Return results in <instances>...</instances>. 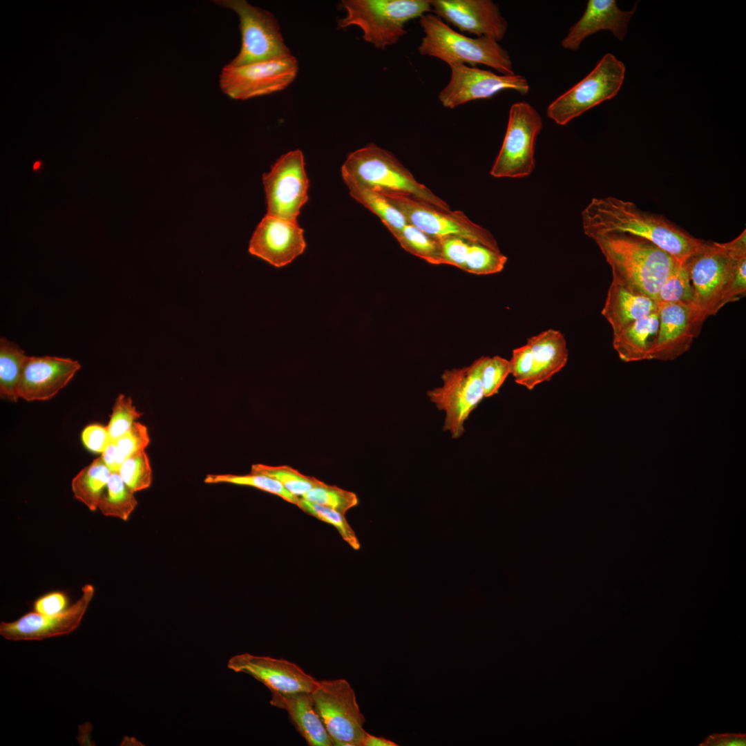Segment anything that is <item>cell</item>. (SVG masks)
I'll list each match as a JSON object with an SVG mask.
<instances>
[{"label":"cell","mask_w":746,"mask_h":746,"mask_svg":"<svg viewBox=\"0 0 746 746\" xmlns=\"http://www.w3.org/2000/svg\"><path fill=\"white\" fill-rule=\"evenodd\" d=\"M584 233L591 238L609 232L645 239L684 263L707 242L696 238L662 215L644 211L615 197L593 198L582 211Z\"/></svg>","instance_id":"obj_1"},{"label":"cell","mask_w":746,"mask_h":746,"mask_svg":"<svg viewBox=\"0 0 746 746\" xmlns=\"http://www.w3.org/2000/svg\"><path fill=\"white\" fill-rule=\"evenodd\" d=\"M591 239L611 267L613 282L653 300L680 263L652 242L630 234L609 232Z\"/></svg>","instance_id":"obj_2"},{"label":"cell","mask_w":746,"mask_h":746,"mask_svg":"<svg viewBox=\"0 0 746 746\" xmlns=\"http://www.w3.org/2000/svg\"><path fill=\"white\" fill-rule=\"evenodd\" d=\"M345 184H354L381 193L412 195L444 210L449 204L418 182L391 152L370 144L349 154L341 168Z\"/></svg>","instance_id":"obj_3"},{"label":"cell","mask_w":746,"mask_h":746,"mask_svg":"<svg viewBox=\"0 0 746 746\" xmlns=\"http://www.w3.org/2000/svg\"><path fill=\"white\" fill-rule=\"evenodd\" d=\"M419 23L424 32L418 47L421 55L438 58L448 66L483 64L501 75H514L510 55L496 40L487 37H467L430 13L421 17Z\"/></svg>","instance_id":"obj_4"},{"label":"cell","mask_w":746,"mask_h":746,"mask_svg":"<svg viewBox=\"0 0 746 746\" xmlns=\"http://www.w3.org/2000/svg\"><path fill=\"white\" fill-rule=\"evenodd\" d=\"M341 5L346 15L338 27L358 26L363 39L381 50L407 33L406 23L432 12L428 0H343Z\"/></svg>","instance_id":"obj_5"},{"label":"cell","mask_w":746,"mask_h":746,"mask_svg":"<svg viewBox=\"0 0 746 746\" xmlns=\"http://www.w3.org/2000/svg\"><path fill=\"white\" fill-rule=\"evenodd\" d=\"M746 251V231L733 240L720 243L707 242L702 250L685 262L694 291L692 308L698 328L716 315L722 289L730 274L735 257Z\"/></svg>","instance_id":"obj_6"},{"label":"cell","mask_w":746,"mask_h":746,"mask_svg":"<svg viewBox=\"0 0 746 746\" xmlns=\"http://www.w3.org/2000/svg\"><path fill=\"white\" fill-rule=\"evenodd\" d=\"M626 68L613 54L606 53L582 80L556 98L547 116L564 126L589 109L615 97L624 82Z\"/></svg>","instance_id":"obj_7"},{"label":"cell","mask_w":746,"mask_h":746,"mask_svg":"<svg viewBox=\"0 0 746 746\" xmlns=\"http://www.w3.org/2000/svg\"><path fill=\"white\" fill-rule=\"evenodd\" d=\"M381 194L399 210L408 224L432 237H459L500 251L493 235L484 227L472 221L461 211L444 210L410 194Z\"/></svg>","instance_id":"obj_8"},{"label":"cell","mask_w":746,"mask_h":746,"mask_svg":"<svg viewBox=\"0 0 746 746\" xmlns=\"http://www.w3.org/2000/svg\"><path fill=\"white\" fill-rule=\"evenodd\" d=\"M542 127V119L533 106L526 102L513 104L490 175L497 178H522L530 175L535 167V143Z\"/></svg>","instance_id":"obj_9"},{"label":"cell","mask_w":746,"mask_h":746,"mask_svg":"<svg viewBox=\"0 0 746 746\" xmlns=\"http://www.w3.org/2000/svg\"><path fill=\"white\" fill-rule=\"evenodd\" d=\"M213 2L232 10L239 17L240 50L229 64L239 66L292 55L285 43L277 19L270 12L245 0Z\"/></svg>","instance_id":"obj_10"},{"label":"cell","mask_w":746,"mask_h":746,"mask_svg":"<svg viewBox=\"0 0 746 746\" xmlns=\"http://www.w3.org/2000/svg\"><path fill=\"white\" fill-rule=\"evenodd\" d=\"M312 694L334 745L362 746L365 718L350 683L345 679L320 680Z\"/></svg>","instance_id":"obj_11"},{"label":"cell","mask_w":746,"mask_h":746,"mask_svg":"<svg viewBox=\"0 0 746 746\" xmlns=\"http://www.w3.org/2000/svg\"><path fill=\"white\" fill-rule=\"evenodd\" d=\"M483 358L468 366L446 370L441 375L442 385L427 392L437 409L445 412L443 430L448 431L454 439L463 434L466 420L484 398L481 379Z\"/></svg>","instance_id":"obj_12"},{"label":"cell","mask_w":746,"mask_h":746,"mask_svg":"<svg viewBox=\"0 0 746 746\" xmlns=\"http://www.w3.org/2000/svg\"><path fill=\"white\" fill-rule=\"evenodd\" d=\"M298 72V62L293 55L239 66L228 64L220 73L219 84L229 97L246 100L285 89Z\"/></svg>","instance_id":"obj_13"},{"label":"cell","mask_w":746,"mask_h":746,"mask_svg":"<svg viewBox=\"0 0 746 746\" xmlns=\"http://www.w3.org/2000/svg\"><path fill=\"white\" fill-rule=\"evenodd\" d=\"M262 180L267 214L297 222L300 209L308 199L309 180L303 152L296 149L282 155Z\"/></svg>","instance_id":"obj_14"},{"label":"cell","mask_w":746,"mask_h":746,"mask_svg":"<svg viewBox=\"0 0 746 746\" xmlns=\"http://www.w3.org/2000/svg\"><path fill=\"white\" fill-rule=\"evenodd\" d=\"M450 79L439 94L443 106L455 108L468 102L488 99L505 90H513L521 95L528 93L527 79L520 75H497L465 64H452Z\"/></svg>","instance_id":"obj_15"},{"label":"cell","mask_w":746,"mask_h":746,"mask_svg":"<svg viewBox=\"0 0 746 746\" xmlns=\"http://www.w3.org/2000/svg\"><path fill=\"white\" fill-rule=\"evenodd\" d=\"M82 596L66 610L55 615L30 612L12 622L0 623V634L9 640H41L67 635L76 630L91 602L95 589L84 585Z\"/></svg>","instance_id":"obj_16"},{"label":"cell","mask_w":746,"mask_h":746,"mask_svg":"<svg viewBox=\"0 0 746 746\" xmlns=\"http://www.w3.org/2000/svg\"><path fill=\"white\" fill-rule=\"evenodd\" d=\"M227 667L236 673L252 676L271 694L312 692L318 683V680L298 665L283 658L245 653L231 657Z\"/></svg>","instance_id":"obj_17"},{"label":"cell","mask_w":746,"mask_h":746,"mask_svg":"<svg viewBox=\"0 0 746 746\" xmlns=\"http://www.w3.org/2000/svg\"><path fill=\"white\" fill-rule=\"evenodd\" d=\"M432 12L461 32L501 41L508 29L499 6L490 0H432Z\"/></svg>","instance_id":"obj_18"},{"label":"cell","mask_w":746,"mask_h":746,"mask_svg":"<svg viewBox=\"0 0 746 746\" xmlns=\"http://www.w3.org/2000/svg\"><path fill=\"white\" fill-rule=\"evenodd\" d=\"M306 247L298 222L266 215L250 240L249 251L276 267L291 263Z\"/></svg>","instance_id":"obj_19"},{"label":"cell","mask_w":746,"mask_h":746,"mask_svg":"<svg viewBox=\"0 0 746 746\" xmlns=\"http://www.w3.org/2000/svg\"><path fill=\"white\" fill-rule=\"evenodd\" d=\"M81 368L78 361L56 356H27L23 366L19 396L27 401L55 396Z\"/></svg>","instance_id":"obj_20"},{"label":"cell","mask_w":746,"mask_h":746,"mask_svg":"<svg viewBox=\"0 0 746 746\" xmlns=\"http://www.w3.org/2000/svg\"><path fill=\"white\" fill-rule=\"evenodd\" d=\"M659 327L650 360L673 361L687 352L700 333L690 305H658Z\"/></svg>","instance_id":"obj_21"},{"label":"cell","mask_w":746,"mask_h":746,"mask_svg":"<svg viewBox=\"0 0 746 746\" xmlns=\"http://www.w3.org/2000/svg\"><path fill=\"white\" fill-rule=\"evenodd\" d=\"M637 5L636 2L632 10L625 11L615 0H589L580 19L562 40V48L575 51L586 37L601 30L610 31L618 40H624Z\"/></svg>","instance_id":"obj_22"},{"label":"cell","mask_w":746,"mask_h":746,"mask_svg":"<svg viewBox=\"0 0 746 746\" xmlns=\"http://www.w3.org/2000/svg\"><path fill=\"white\" fill-rule=\"evenodd\" d=\"M270 704L287 712L292 724L309 745H334L318 714L312 692L271 694Z\"/></svg>","instance_id":"obj_23"},{"label":"cell","mask_w":746,"mask_h":746,"mask_svg":"<svg viewBox=\"0 0 746 746\" xmlns=\"http://www.w3.org/2000/svg\"><path fill=\"white\" fill-rule=\"evenodd\" d=\"M658 310L655 300L611 281L601 314L614 335Z\"/></svg>","instance_id":"obj_24"},{"label":"cell","mask_w":746,"mask_h":746,"mask_svg":"<svg viewBox=\"0 0 746 746\" xmlns=\"http://www.w3.org/2000/svg\"><path fill=\"white\" fill-rule=\"evenodd\" d=\"M533 362L530 390L537 385L548 381L566 365L568 350L564 334L548 329L527 339Z\"/></svg>","instance_id":"obj_25"},{"label":"cell","mask_w":746,"mask_h":746,"mask_svg":"<svg viewBox=\"0 0 746 746\" xmlns=\"http://www.w3.org/2000/svg\"><path fill=\"white\" fill-rule=\"evenodd\" d=\"M659 327L658 310L613 335V347L624 362L650 360Z\"/></svg>","instance_id":"obj_26"},{"label":"cell","mask_w":746,"mask_h":746,"mask_svg":"<svg viewBox=\"0 0 746 746\" xmlns=\"http://www.w3.org/2000/svg\"><path fill=\"white\" fill-rule=\"evenodd\" d=\"M111 473L101 457L95 459L73 479L74 497L90 510L95 511Z\"/></svg>","instance_id":"obj_27"},{"label":"cell","mask_w":746,"mask_h":746,"mask_svg":"<svg viewBox=\"0 0 746 746\" xmlns=\"http://www.w3.org/2000/svg\"><path fill=\"white\" fill-rule=\"evenodd\" d=\"M27 356L16 343L0 339V394L1 399L17 402L24 361Z\"/></svg>","instance_id":"obj_28"},{"label":"cell","mask_w":746,"mask_h":746,"mask_svg":"<svg viewBox=\"0 0 746 746\" xmlns=\"http://www.w3.org/2000/svg\"><path fill=\"white\" fill-rule=\"evenodd\" d=\"M346 185L350 195L376 215L392 234L408 224L399 210L383 194L361 185Z\"/></svg>","instance_id":"obj_29"},{"label":"cell","mask_w":746,"mask_h":746,"mask_svg":"<svg viewBox=\"0 0 746 746\" xmlns=\"http://www.w3.org/2000/svg\"><path fill=\"white\" fill-rule=\"evenodd\" d=\"M134 493L118 472H112L101 497L98 509L106 517L126 521L137 505Z\"/></svg>","instance_id":"obj_30"},{"label":"cell","mask_w":746,"mask_h":746,"mask_svg":"<svg viewBox=\"0 0 746 746\" xmlns=\"http://www.w3.org/2000/svg\"><path fill=\"white\" fill-rule=\"evenodd\" d=\"M401 247L408 253L432 265H443L439 240L416 227L407 224L392 233Z\"/></svg>","instance_id":"obj_31"},{"label":"cell","mask_w":746,"mask_h":746,"mask_svg":"<svg viewBox=\"0 0 746 746\" xmlns=\"http://www.w3.org/2000/svg\"><path fill=\"white\" fill-rule=\"evenodd\" d=\"M204 481L206 484H231L254 487L277 495L296 506L300 498L289 492L276 479L261 474L252 472L247 475L210 474L206 476Z\"/></svg>","instance_id":"obj_32"},{"label":"cell","mask_w":746,"mask_h":746,"mask_svg":"<svg viewBox=\"0 0 746 746\" xmlns=\"http://www.w3.org/2000/svg\"><path fill=\"white\" fill-rule=\"evenodd\" d=\"M251 472L276 479L289 492L300 497L312 488L323 483L314 477L303 475L289 466H272L256 463L251 466Z\"/></svg>","instance_id":"obj_33"},{"label":"cell","mask_w":746,"mask_h":746,"mask_svg":"<svg viewBox=\"0 0 746 746\" xmlns=\"http://www.w3.org/2000/svg\"><path fill=\"white\" fill-rule=\"evenodd\" d=\"M655 300L658 305L682 303L693 305L694 291L684 263H678L661 286Z\"/></svg>","instance_id":"obj_34"},{"label":"cell","mask_w":746,"mask_h":746,"mask_svg":"<svg viewBox=\"0 0 746 746\" xmlns=\"http://www.w3.org/2000/svg\"><path fill=\"white\" fill-rule=\"evenodd\" d=\"M507 260L501 251L470 242L463 271L476 275L494 274L504 269Z\"/></svg>","instance_id":"obj_35"},{"label":"cell","mask_w":746,"mask_h":746,"mask_svg":"<svg viewBox=\"0 0 746 746\" xmlns=\"http://www.w3.org/2000/svg\"><path fill=\"white\" fill-rule=\"evenodd\" d=\"M300 497L334 509L344 515L358 504V499L354 492L325 482L312 488Z\"/></svg>","instance_id":"obj_36"},{"label":"cell","mask_w":746,"mask_h":746,"mask_svg":"<svg viewBox=\"0 0 746 746\" xmlns=\"http://www.w3.org/2000/svg\"><path fill=\"white\" fill-rule=\"evenodd\" d=\"M297 506L316 519L332 525L339 533L342 539L353 549L358 550L360 548L359 541L344 515L334 509L309 501L301 497Z\"/></svg>","instance_id":"obj_37"},{"label":"cell","mask_w":746,"mask_h":746,"mask_svg":"<svg viewBox=\"0 0 746 746\" xmlns=\"http://www.w3.org/2000/svg\"><path fill=\"white\" fill-rule=\"evenodd\" d=\"M117 472L133 492L145 490L151 485L152 468L145 450L126 459Z\"/></svg>","instance_id":"obj_38"},{"label":"cell","mask_w":746,"mask_h":746,"mask_svg":"<svg viewBox=\"0 0 746 746\" xmlns=\"http://www.w3.org/2000/svg\"><path fill=\"white\" fill-rule=\"evenodd\" d=\"M142 413L139 412L131 397L119 394L113 405L107 429L111 441H116L132 427Z\"/></svg>","instance_id":"obj_39"},{"label":"cell","mask_w":746,"mask_h":746,"mask_svg":"<svg viewBox=\"0 0 746 746\" xmlns=\"http://www.w3.org/2000/svg\"><path fill=\"white\" fill-rule=\"evenodd\" d=\"M746 294V251L735 257L730 274L722 289L717 305L718 312L726 304L736 301Z\"/></svg>","instance_id":"obj_40"},{"label":"cell","mask_w":746,"mask_h":746,"mask_svg":"<svg viewBox=\"0 0 746 746\" xmlns=\"http://www.w3.org/2000/svg\"><path fill=\"white\" fill-rule=\"evenodd\" d=\"M510 374L509 360L499 356H484L481 370V379L484 398H488L497 394Z\"/></svg>","instance_id":"obj_41"},{"label":"cell","mask_w":746,"mask_h":746,"mask_svg":"<svg viewBox=\"0 0 746 746\" xmlns=\"http://www.w3.org/2000/svg\"><path fill=\"white\" fill-rule=\"evenodd\" d=\"M115 441L122 463L128 457L145 450L150 442L147 427L135 421L128 432Z\"/></svg>","instance_id":"obj_42"},{"label":"cell","mask_w":746,"mask_h":746,"mask_svg":"<svg viewBox=\"0 0 746 746\" xmlns=\"http://www.w3.org/2000/svg\"><path fill=\"white\" fill-rule=\"evenodd\" d=\"M510 374L515 381L530 390V381L533 372V356L529 346L524 345L514 349L509 360Z\"/></svg>","instance_id":"obj_43"},{"label":"cell","mask_w":746,"mask_h":746,"mask_svg":"<svg viewBox=\"0 0 746 746\" xmlns=\"http://www.w3.org/2000/svg\"><path fill=\"white\" fill-rule=\"evenodd\" d=\"M437 239L441 247L443 265H452L463 271L471 242L456 236Z\"/></svg>","instance_id":"obj_44"},{"label":"cell","mask_w":746,"mask_h":746,"mask_svg":"<svg viewBox=\"0 0 746 746\" xmlns=\"http://www.w3.org/2000/svg\"><path fill=\"white\" fill-rule=\"evenodd\" d=\"M82 441L90 451L102 453L111 439L106 426L92 424L86 426L82 431Z\"/></svg>","instance_id":"obj_45"},{"label":"cell","mask_w":746,"mask_h":746,"mask_svg":"<svg viewBox=\"0 0 746 746\" xmlns=\"http://www.w3.org/2000/svg\"><path fill=\"white\" fill-rule=\"evenodd\" d=\"M68 597L60 591L51 592L38 598L33 604L35 612L42 615H55L67 609Z\"/></svg>","instance_id":"obj_46"},{"label":"cell","mask_w":746,"mask_h":746,"mask_svg":"<svg viewBox=\"0 0 746 746\" xmlns=\"http://www.w3.org/2000/svg\"><path fill=\"white\" fill-rule=\"evenodd\" d=\"M700 746H745V734L725 733L712 734L701 743Z\"/></svg>","instance_id":"obj_47"},{"label":"cell","mask_w":746,"mask_h":746,"mask_svg":"<svg viewBox=\"0 0 746 746\" xmlns=\"http://www.w3.org/2000/svg\"><path fill=\"white\" fill-rule=\"evenodd\" d=\"M101 458L111 472H117L122 464L115 441H111L106 448L102 453Z\"/></svg>","instance_id":"obj_48"},{"label":"cell","mask_w":746,"mask_h":746,"mask_svg":"<svg viewBox=\"0 0 746 746\" xmlns=\"http://www.w3.org/2000/svg\"><path fill=\"white\" fill-rule=\"evenodd\" d=\"M398 745L384 737L376 736L366 733L363 738L362 746H397Z\"/></svg>","instance_id":"obj_49"},{"label":"cell","mask_w":746,"mask_h":746,"mask_svg":"<svg viewBox=\"0 0 746 746\" xmlns=\"http://www.w3.org/2000/svg\"><path fill=\"white\" fill-rule=\"evenodd\" d=\"M39 165H40V163L39 162H35V164H34V169H38Z\"/></svg>","instance_id":"obj_50"}]
</instances>
